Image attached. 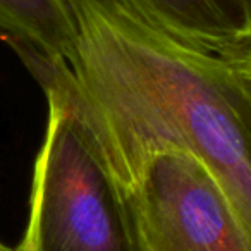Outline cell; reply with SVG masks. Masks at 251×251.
Returning a JSON list of instances; mask_svg holds the SVG:
<instances>
[{
    "instance_id": "obj_1",
    "label": "cell",
    "mask_w": 251,
    "mask_h": 251,
    "mask_svg": "<svg viewBox=\"0 0 251 251\" xmlns=\"http://www.w3.org/2000/svg\"><path fill=\"white\" fill-rule=\"evenodd\" d=\"M67 4L77 53L64 74L112 167L188 151L251 234V95L229 60L164 35L119 0Z\"/></svg>"
},
{
    "instance_id": "obj_2",
    "label": "cell",
    "mask_w": 251,
    "mask_h": 251,
    "mask_svg": "<svg viewBox=\"0 0 251 251\" xmlns=\"http://www.w3.org/2000/svg\"><path fill=\"white\" fill-rule=\"evenodd\" d=\"M49 115L18 251H145L133 205L67 84L64 67L23 57Z\"/></svg>"
},
{
    "instance_id": "obj_3",
    "label": "cell",
    "mask_w": 251,
    "mask_h": 251,
    "mask_svg": "<svg viewBox=\"0 0 251 251\" xmlns=\"http://www.w3.org/2000/svg\"><path fill=\"white\" fill-rule=\"evenodd\" d=\"M114 171L133 205L145 251H251L248 227L191 153L155 151Z\"/></svg>"
},
{
    "instance_id": "obj_4",
    "label": "cell",
    "mask_w": 251,
    "mask_h": 251,
    "mask_svg": "<svg viewBox=\"0 0 251 251\" xmlns=\"http://www.w3.org/2000/svg\"><path fill=\"white\" fill-rule=\"evenodd\" d=\"M151 28L224 60L251 50V0H119Z\"/></svg>"
},
{
    "instance_id": "obj_5",
    "label": "cell",
    "mask_w": 251,
    "mask_h": 251,
    "mask_svg": "<svg viewBox=\"0 0 251 251\" xmlns=\"http://www.w3.org/2000/svg\"><path fill=\"white\" fill-rule=\"evenodd\" d=\"M0 35L19 57L69 69L76 62L77 26L67 0H0Z\"/></svg>"
},
{
    "instance_id": "obj_6",
    "label": "cell",
    "mask_w": 251,
    "mask_h": 251,
    "mask_svg": "<svg viewBox=\"0 0 251 251\" xmlns=\"http://www.w3.org/2000/svg\"><path fill=\"white\" fill-rule=\"evenodd\" d=\"M229 64L230 69L237 76V79L243 83V86L251 95V50L248 53H244V55H241L239 59L229 60Z\"/></svg>"
},
{
    "instance_id": "obj_7",
    "label": "cell",
    "mask_w": 251,
    "mask_h": 251,
    "mask_svg": "<svg viewBox=\"0 0 251 251\" xmlns=\"http://www.w3.org/2000/svg\"><path fill=\"white\" fill-rule=\"evenodd\" d=\"M0 251H18V248H16V250L14 248H9L7 244H4L2 241H0Z\"/></svg>"
}]
</instances>
